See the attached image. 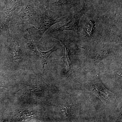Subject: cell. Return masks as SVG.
<instances>
[{
  "mask_svg": "<svg viewBox=\"0 0 122 122\" xmlns=\"http://www.w3.org/2000/svg\"><path fill=\"white\" fill-rule=\"evenodd\" d=\"M38 17L32 7L27 5L20 11L18 16V21L21 24H29L38 27L39 25Z\"/></svg>",
  "mask_w": 122,
  "mask_h": 122,
  "instance_id": "6da1fadb",
  "label": "cell"
},
{
  "mask_svg": "<svg viewBox=\"0 0 122 122\" xmlns=\"http://www.w3.org/2000/svg\"><path fill=\"white\" fill-rule=\"evenodd\" d=\"M18 0H9L6 2L3 13L1 27L3 30L9 31V24L14 12L19 6Z\"/></svg>",
  "mask_w": 122,
  "mask_h": 122,
  "instance_id": "7a4b0ae2",
  "label": "cell"
},
{
  "mask_svg": "<svg viewBox=\"0 0 122 122\" xmlns=\"http://www.w3.org/2000/svg\"><path fill=\"white\" fill-rule=\"evenodd\" d=\"M85 12V9H82L74 15L68 23L56 27L53 31L56 32L63 30H71L78 32L79 21Z\"/></svg>",
  "mask_w": 122,
  "mask_h": 122,
  "instance_id": "3957f363",
  "label": "cell"
},
{
  "mask_svg": "<svg viewBox=\"0 0 122 122\" xmlns=\"http://www.w3.org/2000/svg\"><path fill=\"white\" fill-rule=\"evenodd\" d=\"M63 18L53 19L48 17L46 14L42 15L39 21L38 34L39 39H41L46 31L53 25L63 21Z\"/></svg>",
  "mask_w": 122,
  "mask_h": 122,
  "instance_id": "277c9868",
  "label": "cell"
},
{
  "mask_svg": "<svg viewBox=\"0 0 122 122\" xmlns=\"http://www.w3.org/2000/svg\"><path fill=\"white\" fill-rule=\"evenodd\" d=\"M58 50V49H57L56 46H54L51 50L46 52H42L38 49L36 51L35 53L38 56H39L41 59L44 70L45 69V66L46 65H47L48 58L52 54L53 52L56 51Z\"/></svg>",
  "mask_w": 122,
  "mask_h": 122,
  "instance_id": "5b68a950",
  "label": "cell"
},
{
  "mask_svg": "<svg viewBox=\"0 0 122 122\" xmlns=\"http://www.w3.org/2000/svg\"><path fill=\"white\" fill-rule=\"evenodd\" d=\"M78 0H59L58 1L53 3L52 5L57 6L72 5H75Z\"/></svg>",
  "mask_w": 122,
  "mask_h": 122,
  "instance_id": "8992f818",
  "label": "cell"
},
{
  "mask_svg": "<svg viewBox=\"0 0 122 122\" xmlns=\"http://www.w3.org/2000/svg\"><path fill=\"white\" fill-rule=\"evenodd\" d=\"M27 30L29 33V37L28 39H26V43L30 49L33 52H35L38 49L37 48L36 46L35 45V42L33 40V38L31 36L29 30L28 29H27Z\"/></svg>",
  "mask_w": 122,
  "mask_h": 122,
  "instance_id": "52a82bcc",
  "label": "cell"
},
{
  "mask_svg": "<svg viewBox=\"0 0 122 122\" xmlns=\"http://www.w3.org/2000/svg\"><path fill=\"white\" fill-rule=\"evenodd\" d=\"M20 50V46L17 43H16L15 45L14 46L13 50L15 57L16 59H17L19 57Z\"/></svg>",
  "mask_w": 122,
  "mask_h": 122,
  "instance_id": "ba28073f",
  "label": "cell"
},
{
  "mask_svg": "<svg viewBox=\"0 0 122 122\" xmlns=\"http://www.w3.org/2000/svg\"><path fill=\"white\" fill-rule=\"evenodd\" d=\"M65 46V52L64 53V56L63 57V59L64 61H65L67 63V66L69 68L70 67V60L68 56V52L67 50V48L66 47V46L64 45Z\"/></svg>",
  "mask_w": 122,
  "mask_h": 122,
  "instance_id": "9c48e42d",
  "label": "cell"
}]
</instances>
